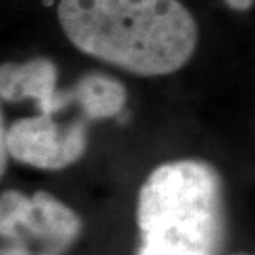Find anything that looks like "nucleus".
Segmentation results:
<instances>
[{
	"label": "nucleus",
	"mask_w": 255,
	"mask_h": 255,
	"mask_svg": "<svg viewBox=\"0 0 255 255\" xmlns=\"http://www.w3.org/2000/svg\"><path fill=\"white\" fill-rule=\"evenodd\" d=\"M237 255H246V254H237Z\"/></svg>",
	"instance_id": "9d476101"
},
{
	"label": "nucleus",
	"mask_w": 255,
	"mask_h": 255,
	"mask_svg": "<svg viewBox=\"0 0 255 255\" xmlns=\"http://www.w3.org/2000/svg\"><path fill=\"white\" fill-rule=\"evenodd\" d=\"M57 93V64L46 57H34L25 63L0 64V99L21 102L32 99L40 114H53Z\"/></svg>",
	"instance_id": "39448f33"
},
{
	"label": "nucleus",
	"mask_w": 255,
	"mask_h": 255,
	"mask_svg": "<svg viewBox=\"0 0 255 255\" xmlns=\"http://www.w3.org/2000/svg\"><path fill=\"white\" fill-rule=\"evenodd\" d=\"M87 147V119H76L68 127L55 123L51 116L13 121L6 128V151L19 163L42 170H63L82 159Z\"/></svg>",
	"instance_id": "20e7f679"
},
{
	"label": "nucleus",
	"mask_w": 255,
	"mask_h": 255,
	"mask_svg": "<svg viewBox=\"0 0 255 255\" xmlns=\"http://www.w3.org/2000/svg\"><path fill=\"white\" fill-rule=\"evenodd\" d=\"M136 255H219L223 183L212 164L182 159L157 166L138 193Z\"/></svg>",
	"instance_id": "f03ea898"
},
{
	"label": "nucleus",
	"mask_w": 255,
	"mask_h": 255,
	"mask_svg": "<svg viewBox=\"0 0 255 255\" xmlns=\"http://www.w3.org/2000/svg\"><path fill=\"white\" fill-rule=\"evenodd\" d=\"M0 255H34L27 252L25 248L17 246V244H6V246L0 248Z\"/></svg>",
	"instance_id": "6e6552de"
},
{
	"label": "nucleus",
	"mask_w": 255,
	"mask_h": 255,
	"mask_svg": "<svg viewBox=\"0 0 255 255\" xmlns=\"http://www.w3.org/2000/svg\"><path fill=\"white\" fill-rule=\"evenodd\" d=\"M229 6L233 9H238V11H244V9L252 8L254 0H225Z\"/></svg>",
	"instance_id": "1a4fd4ad"
},
{
	"label": "nucleus",
	"mask_w": 255,
	"mask_h": 255,
	"mask_svg": "<svg viewBox=\"0 0 255 255\" xmlns=\"http://www.w3.org/2000/svg\"><path fill=\"white\" fill-rule=\"evenodd\" d=\"M57 15L80 51L138 76L180 70L199 44L180 0H61Z\"/></svg>",
	"instance_id": "f257e3e1"
},
{
	"label": "nucleus",
	"mask_w": 255,
	"mask_h": 255,
	"mask_svg": "<svg viewBox=\"0 0 255 255\" xmlns=\"http://www.w3.org/2000/svg\"><path fill=\"white\" fill-rule=\"evenodd\" d=\"M8 166V151H6V125H4V114L0 108V178L6 172Z\"/></svg>",
	"instance_id": "0eeeda50"
},
{
	"label": "nucleus",
	"mask_w": 255,
	"mask_h": 255,
	"mask_svg": "<svg viewBox=\"0 0 255 255\" xmlns=\"http://www.w3.org/2000/svg\"><path fill=\"white\" fill-rule=\"evenodd\" d=\"M80 104L85 119H110L119 116L127 104L125 85L102 72H89L82 76L68 89H57L53 99V114L64 106Z\"/></svg>",
	"instance_id": "423d86ee"
},
{
	"label": "nucleus",
	"mask_w": 255,
	"mask_h": 255,
	"mask_svg": "<svg viewBox=\"0 0 255 255\" xmlns=\"http://www.w3.org/2000/svg\"><path fill=\"white\" fill-rule=\"evenodd\" d=\"M82 218L57 197L36 191L32 197L17 189L0 193V238L30 240L66 254L82 235Z\"/></svg>",
	"instance_id": "7ed1b4c3"
}]
</instances>
